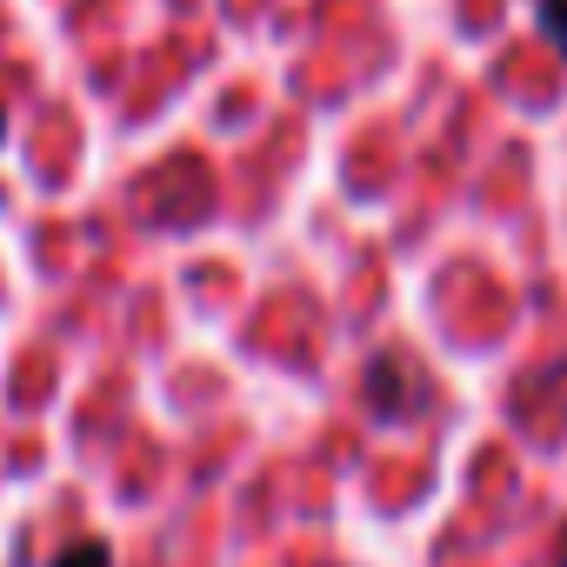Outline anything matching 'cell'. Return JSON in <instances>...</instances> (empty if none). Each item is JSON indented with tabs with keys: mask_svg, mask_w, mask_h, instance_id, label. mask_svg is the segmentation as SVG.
Wrapping results in <instances>:
<instances>
[{
	"mask_svg": "<svg viewBox=\"0 0 567 567\" xmlns=\"http://www.w3.org/2000/svg\"><path fill=\"white\" fill-rule=\"evenodd\" d=\"M48 567H114V560H107V547H101V540H81V547H61Z\"/></svg>",
	"mask_w": 567,
	"mask_h": 567,
	"instance_id": "cell-1",
	"label": "cell"
},
{
	"mask_svg": "<svg viewBox=\"0 0 567 567\" xmlns=\"http://www.w3.org/2000/svg\"><path fill=\"white\" fill-rule=\"evenodd\" d=\"M540 28H547V41H554L560 61H567V0H540Z\"/></svg>",
	"mask_w": 567,
	"mask_h": 567,
	"instance_id": "cell-2",
	"label": "cell"
},
{
	"mask_svg": "<svg viewBox=\"0 0 567 567\" xmlns=\"http://www.w3.org/2000/svg\"><path fill=\"white\" fill-rule=\"evenodd\" d=\"M560 567H567V534H560Z\"/></svg>",
	"mask_w": 567,
	"mask_h": 567,
	"instance_id": "cell-3",
	"label": "cell"
},
{
	"mask_svg": "<svg viewBox=\"0 0 567 567\" xmlns=\"http://www.w3.org/2000/svg\"><path fill=\"white\" fill-rule=\"evenodd\" d=\"M0 134H8V114H0Z\"/></svg>",
	"mask_w": 567,
	"mask_h": 567,
	"instance_id": "cell-4",
	"label": "cell"
}]
</instances>
